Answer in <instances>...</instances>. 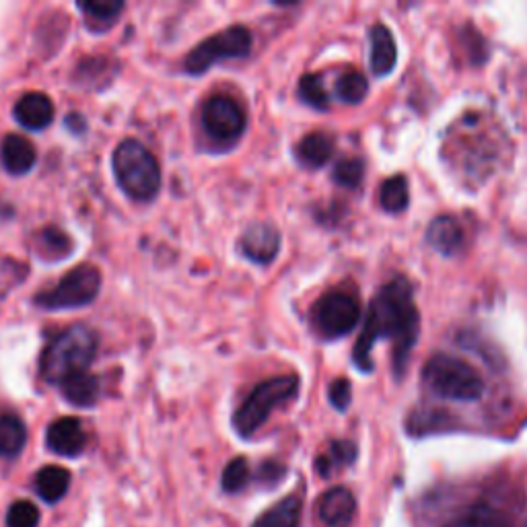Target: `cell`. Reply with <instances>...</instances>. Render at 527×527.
Listing matches in <instances>:
<instances>
[{"mask_svg":"<svg viewBox=\"0 0 527 527\" xmlns=\"http://www.w3.org/2000/svg\"><path fill=\"white\" fill-rule=\"evenodd\" d=\"M369 93V83L359 70H346L336 81V95L344 103H361Z\"/></svg>","mask_w":527,"mask_h":527,"instance_id":"cell-25","label":"cell"},{"mask_svg":"<svg viewBox=\"0 0 527 527\" xmlns=\"http://www.w3.org/2000/svg\"><path fill=\"white\" fill-rule=\"evenodd\" d=\"M423 379L427 388L439 398L474 402L484 394V381L480 373L460 357L453 355H433L425 369Z\"/></svg>","mask_w":527,"mask_h":527,"instance_id":"cell-4","label":"cell"},{"mask_svg":"<svg viewBox=\"0 0 527 527\" xmlns=\"http://www.w3.org/2000/svg\"><path fill=\"white\" fill-rule=\"evenodd\" d=\"M350 400H353V388H350L348 379H336L330 385V402L336 410L344 412L350 406Z\"/></svg>","mask_w":527,"mask_h":527,"instance_id":"cell-32","label":"cell"},{"mask_svg":"<svg viewBox=\"0 0 527 527\" xmlns=\"http://www.w3.org/2000/svg\"><path fill=\"white\" fill-rule=\"evenodd\" d=\"M97 346V334L83 324L64 330L52 340L42 355V377L48 383L60 385L70 377L89 371V365L97 355Z\"/></svg>","mask_w":527,"mask_h":527,"instance_id":"cell-2","label":"cell"},{"mask_svg":"<svg viewBox=\"0 0 527 527\" xmlns=\"http://www.w3.org/2000/svg\"><path fill=\"white\" fill-rule=\"evenodd\" d=\"M427 239L439 254L453 256L462 250L464 229L453 217H437L427 231Z\"/></svg>","mask_w":527,"mask_h":527,"instance_id":"cell-16","label":"cell"},{"mask_svg":"<svg viewBox=\"0 0 527 527\" xmlns=\"http://www.w3.org/2000/svg\"><path fill=\"white\" fill-rule=\"evenodd\" d=\"M27 443V429L23 420L15 414L0 416V455L17 458Z\"/></svg>","mask_w":527,"mask_h":527,"instance_id":"cell-21","label":"cell"},{"mask_svg":"<svg viewBox=\"0 0 527 527\" xmlns=\"http://www.w3.org/2000/svg\"><path fill=\"white\" fill-rule=\"evenodd\" d=\"M239 248L245 258L256 264H272L280 252V233L270 223H254L243 233Z\"/></svg>","mask_w":527,"mask_h":527,"instance_id":"cell-10","label":"cell"},{"mask_svg":"<svg viewBox=\"0 0 527 527\" xmlns=\"http://www.w3.org/2000/svg\"><path fill=\"white\" fill-rule=\"evenodd\" d=\"M0 157H3V165L11 175L29 173L35 161H38V153H35L33 145L21 134L5 136L3 149H0Z\"/></svg>","mask_w":527,"mask_h":527,"instance_id":"cell-15","label":"cell"},{"mask_svg":"<svg viewBox=\"0 0 527 527\" xmlns=\"http://www.w3.org/2000/svg\"><path fill=\"white\" fill-rule=\"evenodd\" d=\"M48 447L62 458H77L87 447V433L79 418L64 416L54 420L46 433Z\"/></svg>","mask_w":527,"mask_h":527,"instance_id":"cell-11","label":"cell"},{"mask_svg":"<svg viewBox=\"0 0 527 527\" xmlns=\"http://www.w3.org/2000/svg\"><path fill=\"white\" fill-rule=\"evenodd\" d=\"M318 519L326 527H350L357 513L355 495L344 486L326 490L318 501Z\"/></svg>","mask_w":527,"mask_h":527,"instance_id":"cell-12","label":"cell"},{"mask_svg":"<svg viewBox=\"0 0 527 527\" xmlns=\"http://www.w3.org/2000/svg\"><path fill=\"white\" fill-rule=\"evenodd\" d=\"M299 394V377L297 375H280L262 381L245 398V402L233 414V429L239 437H252L264 423L272 410L287 404Z\"/></svg>","mask_w":527,"mask_h":527,"instance_id":"cell-5","label":"cell"},{"mask_svg":"<svg viewBox=\"0 0 527 527\" xmlns=\"http://www.w3.org/2000/svg\"><path fill=\"white\" fill-rule=\"evenodd\" d=\"M101 291V272L91 264L70 270L56 287L40 293L35 303L44 309H77L93 303Z\"/></svg>","mask_w":527,"mask_h":527,"instance_id":"cell-7","label":"cell"},{"mask_svg":"<svg viewBox=\"0 0 527 527\" xmlns=\"http://www.w3.org/2000/svg\"><path fill=\"white\" fill-rule=\"evenodd\" d=\"M301 519V499L287 497L276 503L272 509L262 513L252 527H299Z\"/></svg>","mask_w":527,"mask_h":527,"instance_id":"cell-22","label":"cell"},{"mask_svg":"<svg viewBox=\"0 0 527 527\" xmlns=\"http://www.w3.org/2000/svg\"><path fill=\"white\" fill-rule=\"evenodd\" d=\"M379 202L381 208L388 210V213H404L410 204V192H408V182L404 175H392L390 180H385L381 190H379Z\"/></svg>","mask_w":527,"mask_h":527,"instance_id":"cell-23","label":"cell"},{"mask_svg":"<svg viewBox=\"0 0 527 527\" xmlns=\"http://www.w3.org/2000/svg\"><path fill=\"white\" fill-rule=\"evenodd\" d=\"M363 175H365V163L357 157L340 159L332 171L334 182L342 188H348V190L359 188L363 182Z\"/></svg>","mask_w":527,"mask_h":527,"instance_id":"cell-27","label":"cell"},{"mask_svg":"<svg viewBox=\"0 0 527 527\" xmlns=\"http://www.w3.org/2000/svg\"><path fill=\"white\" fill-rule=\"evenodd\" d=\"M357 460V445L350 443V441H332L330 451L320 455L318 458V472L328 478L336 468L342 466H350Z\"/></svg>","mask_w":527,"mask_h":527,"instance_id":"cell-24","label":"cell"},{"mask_svg":"<svg viewBox=\"0 0 527 527\" xmlns=\"http://www.w3.org/2000/svg\"><path fill=\"white\" fill-rule=\"evenodd\" d=\"M398 60V50L392 31L377 23L371 27V68L377 77L390 75Z\"/></svg>","mask_w":527,"mask_h":527,"instance_id":"cell-14","label":"cell"},{"mask_svg":"<svg viewBox=\"0 0 527 527\" xmlns=\"http://www.w3.org/2000/svg\"><path fill=\"white\" fill-rule=\"evenodd\" d=\"M60 392L68 404L91 408L99 400V379L93 373L85 371L60 383Z\"/></svg>","mask_w":527,"mask_h":527,"instance_id":"cell-18","label":"cell"},{"mask_svg":"<svg viewBox=\"0 0 527 527\" xmlns=\"http://www.w3.org/2000/svg\"><path fill=\"white\" fill-rule=\"evenodd\" d=\"M68 488H70V472L62 466H46L35 474V493L50 505L64 499Z\"/></svg>","mask_w":527,"mask_h":527,"instance_id":"cell-19","label":"cell"},{"mask_svg":"<svg viewBox=\"0 0 527 527\" xmlns=\"http://www.w3.org/2000/svg\"><path fill=\"white\" fill-rule=\"evenodd\" d=\"M252 50V33L243 25H233L219 31L213 38L198 44L186 58L184 70L188 75H204L221 60L248 56Z\"/></svg>","mask_w":527,"mask_h":527,"instance_id":"cell-6","label":"cell"},{"mask_svg":"<svg viewBox=\"0 0 527 527\" xmlns=\"http://www.w3.org/2000/svg\"><path fill=\"white\" fill-rule=\"evenodd\" d=\"M202 126L206 134L223 145H233L245 130V114L239 105L225 95L208 99L202 110Z\"/></svg>","mask_w":527,"mask_h":527,"instance_id":"cell-9","label":"cell"},{"mask_svg":"<svg viewBox=\"0 0 527 527\" xmlns=\"http://www.w3.org/2000/svg\"><path fill=\"white\" fill-rule=\"evenodd\" d=\"M287 468L283 464H278V462H264L258 470V480L264 482V484H276L283 480Z\"/></svg>","mask_w":527,"mask_h":527,"instance_id":"cell-33","label":"cell"},{"mask_svg":"<svg viewBox=\"0 0 527 527\" xmlns=\"http://www.w3.org/2000/svg\"><path fill=\"white\" fill-rule=\"evenodd\" d=\"M299 95L301 99L311 105L315 110H328L330 99L324 89V81L320 75H305L299 83Z\"/></svg>","mask_w":527,"mask_h":527,"instance_id":"cell-29","label":"cell"},{"mask_svg":"<svg viewBox=\"0 0 527 527\" xmlns=\"http://www.w3.org/2000/svg\"><path fill=\"white\" fill-rule=\"evenodd\" d=\"M447 527H507V521L501 513L488 509L484 505L472 507L462 517L453 519Z\"/></svg>","mask_w":527,"mask_h":527,"instance_id":"cell-26","label":"cell"},{"mask_svg":"<svg viewBox=\"0 0 527 527\" xmlns=\"http://www.w3.org/2000/svg\"><path fill=\"white\" fill-rule=\"evenodd\" d=\"M311 318L324 338L336 340L353 332L361 322V303L355 295L334 291L324 295L311 309Z\"/></svg>","mask_w":527,"mask_h":527,"instance_id":"cell-8","label":"cell"},{"mask_svg":"<svg viewBox=\"0 0 527 527\" xmlns=\"http://www.w3.org/2000/svg\"><path fill=\"white\" fill-rule=\"evenodd\" d=\"M42 245L54 252V258H64L70 254V241L60 229H46L42 233Z\"/></svg>","mask_w":527,"mask_h":527,"instance_id":"cell-31","label":"cell"},{"mask_svg":"<svg viewBox=\"0 0 527 527\" xmlns=\"http://www.w3.org/2000/svg\"><path fill=\"white\" fill-rule=\"evenodd\" d=\"M334 149H336L334 136L326 132H311L305 138H301V143L295 149V155L305 167L320 169L332 159Z\"/></svg>","mask_w":527,"mask_h":527,"instance_id":"cell-17","label":"cell"},{"mask_svg":"<svg viewBox=\"0 0 527 527\" xmlns=\"http://www.w3.org/2000/svg\"><path fill=\"white\" fill-rule=\"evenodd\" d=\"M15 120L27 130H44L54 120V103L44 93H25L15 105Z\"/></svg>","mask_w":527,"mask_h":527,"instance_id":"cell-13","label":"cell"},{"mask_svg":"<svg viewBox=\"0 0 527 527\" xmlns=\"http://www.w3.org/2000/svg\"><path fill=\"white\" fill-rule=\"evenodd\" d=\"M250 478H252V472H250L248 460L235 458L225 466L223 476H221V486H223L225 493L233 495V493H239V490H243L245 484L250 482Z\"/></svg>","mask_w":527,"mask_h":527,"instance_id":"cell-28","label":"cell"},{"mask_svg":"<svg viewBox=\"0 0 527 527\" xmlns=\"http://www.w3.org/2000/svg\"><path fill=\"white\" fill-rule=\"evenodd\" d=\"M77 7L85 15L87 27L95 33L110 29L124 11V3L120 0H93V3H79Z\"/></svg>","mask_w":527,"mask_h":527,"instance_id":"cell-20","label":"cell"},{"mask_svg":"<svg viewBox=\"0 0 527 527\" xmlns=\"http://www.w3.org/2000/svg\"><path fill=\"white\" fill-rule=\"evenodd\" d=\"M40 509L31 501H15L7 511V527H38Z\"/></svg>","mask_w":527,"mask_h":527,"instance_id":"cell-30","label":"cell"},{"mask_svg":"<svg viewBox=\"0 0 527 527\" xmlns=\"http://www.w3.org/2000/svg\"><path fill=\"white\" fill-rule=\"evenodd\" d=\"M420 315L414 303L412 285L404 276L390 280L373 297L363 332L353 350V361L357 369L369 373L373 369L371 350L373 344L381 338H390L394 342V373L402 377L408 365V357L418 340Z\"/></svg>","mask_w":527,"mask_h":527,"instance_id":"cell-1","label":"cell"},{"mask_svg":"<svg viewBox=\"0 0 527 527\" xmlns=\"http://www.w3.org/2000/svg\"><path fill=\"white\" fill-rule=\"evenodd\" d=\"M120 188L138 202L153 200L161 190V167L155 155L134 138H126L112 157Z\"/></svg>","mask_w":527,"mask_h":527,"instance_id":"cell-3","label":"cell"}]
</instances>
